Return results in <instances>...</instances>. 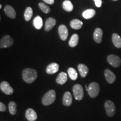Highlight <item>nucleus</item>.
Returning a JSON list of instances; mask_svg holds the SVG:
<instances>
[{
	"label": "nucleus",
	"mask_w": 121,
	"mask_h": 121,
	"mask_svg": "<svg viewBox=\"0 0 121 121\" xmlns=\"http://www.w3.org/2000/svg\"><path fill=\"white\" fill-rule=\"evenodd\" d=\"M74 97L77 100H81L84 98V90L82 85L75 84L72 88Z\"/></svg>",
	"instance_id": "nucleus-5"
},
{
	"label": "nucleus",
	"mask_w": 121,
	"mask_h": 121,
	"mask_svg": "<svg viewBox=\"0 0 121 121\" xmlns=\"http://www.w3.org/2000/svg\"><path fill=\"white\" fill-rule=\"evenodd\" d=\"M67 72L69 78L72 80H76L78 78V74L75 69H73L72 67H69L68 69Z\"/></svg>",
	"instance_id": "nucleus-25"
},
{
	"label": "nucleus",
	"mask_w": 121,
	"mask_h": 121,
	"mask_svg": "<svg viewBox=\"0 0 121 121\" xmlns=\"http://www.w3.org/2000/svg\"><path fill=\"white\" fill-rule=\"evenodd\" d=\"M38 76L37 71L34 69L27 68L22 71V77L24 81L28 84H31L37 79Z\"/></svg>",
	"instance_id": "nucleus-1"
},
{
	"label": "nucleus",
	"mask_w": 121,
	"mask_h": 121,
	"mask_svg": "<svg viewBox=\"0 0 121 121\" xmlns=\"http://www.w3.org/2000/svg\"><path fill=\"white\" fill-rule=\"evenodd\" d=\"M56 24V20L53 17H49L47 19L45 24V30L46 31H49L51 30L53 27L55 26Z\"/></svg>",
	"instance_id": "nucleus-15"
},
{
	"label": "nucleus",
	"mask_w": 121,
	"mask_h": 121,
	"mask_svg": "<svg viewBox=\"0 0 121 121\" xmlns=\"http://www.w3.org/2000/svg\"><path fill=\"white\" fill-rule=\"evenodd\" d=\"M9 112L12 115H15L16 113V104L15 102L11 101L9 104Z\"/></svg>",
	"instance_id": "nucleus-27"
},
{
	"label": "nucleus",
	"mask_w": 121,
	"mask_h": 121,
	"mask_svg": "<svg viewBox=\"0 0 121 121\" xmlns=\"http://www.w3.org/2000/svg\"><path fill=\"white\" fill-rule=\"evenodd\" d=\"M39 7L40 9V10L45 13H48L51 11V9H50L49 7L45 4H43V3H39Z\"/></svg>",
	"instance_id": "nucleus-28"
},
{
	"label": "nucleus",
	"mask_w": 121,
	"mask_h": 121,
	"mask_svg": "<svg viewBox=\"0 0 121 121\" xmlns=\"http://www.w3.org/2000/svg\"><path fill=\"white\" fill-rule=\"evenodd\" d=\"M63 104L66 107H69L72 104V98L71 93L69 91L65 92L62 99Z\"/></svg>",
	"instance_id": "nucleus-12"
},
{
	"label": "nucleus",
	"mask_w": 121,
	"mask_h": 121,
	"mask_svg": "<svg viewBox=\"0 0 121 121\" xmlns=\"http://www.w3.org/2000/svg\"><path fill=\"white\" fill-rule=\"evenodd\" d=\"M25 117L28 121H35L37 119L38 116L37 113L34 109L29 108L25 112Z\"/></svg>",
	"instance_id": "nucleus-11"
},
{
	"label": "nucleus",
	"mask_w": 121,
	"mask_h": 121,
	"mask_svg": "<svg viewBox=\"0 0 121 121\" xmlns=\"http://www.w3.org/2000/svg\"><path fill=\"white\" fill-rule=\"evenodd\" d=\"M83 22L78 19H73L70 22V26L74 29H80L82 28Z\"/></svg>",
	"instance_id": "nucleus-20"
},
{
	"label": "nucleus",
	"mask_w": 121,
	"mask_h": 121,
	"mask_svg": "<svg viewBox=\"0 0 121 121\" xmlns=\"http://www.w3.org/2000/svg\"><path fill=\"white\" fill-rule=\"evenodd\" d=\"M104 107H105L106 113L108 117H112L114 116L116 109L114 103L112 101L109 100L106 101L104 103Z\"/></svg>",
	"instance_id": "nucleus-4"
},
{
	"label": "nucleus",
	"mask_w": 121,
	"mask_h": 121,
	"mask_svg": "<svg viewBox=\"0 0 121 121\" xmlns=\"http://www.w3.org/2000/svg\"><path fill=\"white\" fill-rule=\"evenodd\" d=\"M0 89L3 93L7 95H11L13 93V89L7 81H2L0 84Z\"/></svg>",
	"instance_id": "nucleus-8"
},
{
	"label": "nucleus",
	"mask_w": 121,
	"mask_h": 121,
	"mask_svg": "<svg viewBox=\"0 0 121 121\" xmlns=\"http://www.w3.org/2000/svg\"><path fill=\"white\" fill-rule=\"evenodd\" d=\"M33 25L37 29H40L43 26V20L40 16H37L33 20Z\"/></svg>",
	"instance_id": "nucleus-19"
},
{
	"label": "nucleus",
	"mask_w": 121,
	"mask_h": 121,
	"mask_svg": "<svg viewBox=\"0 0 121 121\" xmlns=\"http://www.w3.org/2000/svg\"><path fill=\"white\" fill-rule=\"evenodd\" d=\"M78 35L77 34H74L71 38L70 40L69 41V45L71 47H75L78 43Z\"/></svg>",
	"instance_id": "nucleus-24"
},
{
	"label": "nucleus",
	"mask_w": 121,
	"mask_h": 121,
	"mask_svg": "<svg viewBox=\"0 0 121 121\" xmlns=\"http://www.w3.org/2000/svg\"><path fill=\"white\" fill-rule=\"evenodd\" d=\"M62 7L65 11L67 12L72 11L73 9V4L69 0H65L62 4Z\"/></svg>",
	"instance_id": "nucleus-23"
},
{
	"label": "nucleus",
	"mask_w": 121,
	"mask_h": 121,
	"mask_svg": "<svg viewBox=\"0 0 121 121\" xmlns=\"http://www.w3.org/2000/svg\"><path fill=\"white\" fill-rule=\"evenodd\" d=\"M33 10L30 7H28L24 13V17L26 22H29L33 16Z\"/></svg>",
	"instance_id": "nucleus-26"
},
{
	"label": "nucleus",
	"mask_w": 121,
	"mask_h": 121,
	"mask_svg": "<svg viewBox=\"0 0 121 121\" xmlns=\"http://www.w3.org/2000/svg\"><path fill=\"white\" fill-rule=\"evenodd\" d=\"M67 75L64 72H60L56 78V82L59 85H63L67 82Z\"/></svg>",
	"instance_id": "nucleus-18"
},
{
	"label": "nucleus",
	"mask_w": 121,
	"mask_h": 121,
	"mask_svg": "<svg viewBox=\"0 0 121 121\" xmlns=\"http://www.w3.org/2000/svg\"><path fill=\"white\" fill-rule=\"evenodd\" d=\"M56 98V94L54 90H50L44 95L42 102L44 105H49L53 103Z\"/></svg>",
	"instance_id": "nucleus-2"
},
{
	"label": "nucleus",
	"mask_w": 121,
	"mask_h": 121,
	"mask_svg": "<svg viewBox=\"0 0 121 121\" xmlns=\"http://www.w3.org/2000/svg\"><path fill=\"white\" fill-rule=\"evenodd\" d=\"M112 42L113 44L118 48H121V38L119 35L114 33L112 35Z\"/></svg>",
	"instance_id": "nucleus-21"
},
{
	"label": "nucleus",
	"mask_w": 121,
	"mask_h": 121,
	"mask_svg": "<svg viewBox=\"0 0 121 121\" xmlns=\"http://www.w3.org/2000/svg\"><path fill=\"white\" fill-rule=\"evenodd\" d=\"M95 6L98 7H100L102 4V0H94Z\"/></svg>",
	"instance_id": "nucleus-30"
},
{
	"label": "nucleus",
	"mask_w": 121,
	"mask_h": 121,
	"mask_svg": "<svg viewBox=\"0 0 121 121\" xmlns=\"http://www.w3.org/2000/svg\"><path fill=\"white\" fill-rule=\"evenodd\" d=\"M113 1H118V0H112Z\"/></svg>",
	"instance_id": "nucleus-33"
},
{
	"label": "nucleus",
	"mask_w": 121,
	"mask_h": 121,
	"mask_svg": "<svg viewBox=\"0 0 121 121\" xmlns=\"http://www.w3.org/2000/svg\"><path fill=\"white\" fill-rule=\"evenodd\" d=\"M44 2L47 4H53V3L54 2V0H43Z\"/></svg>",
	"instance_id": "nucleus-31"
},
{
	"label": "nucleus",
	"mask_w": 121,
	"mask_h": 121,
	"mask_svg": "<svg viewBox=\"0 0 121 121\" xmlns=\"http://www.w3.org/2000/svg\"><path fill=\"white\" fill-rule=\"evenodd\" d=\"M59 65L57 63H52L48 65L46 68V72L48 74H54L59 70Z\"/></svg>",
	"instance_id": "nucleus-14"
},
{
	"label": "nucleus",
	"mask_w": 121,
	"mask_h": 121,
	"mask_svg": "<svg viewBox=\"0 0 121 121\" xmlns=\"http://www.w3.org/2000/svg\"><path fill=\"white\" fill-rule=\"evenodd\" d=\"M1 8H2V4H0V9H1Z\"/></svg>",
	"instance_id": "nucleus-32"
},
{
	"label": "nucleus",
	"mask_w": 121,
	"mask_h": 121,
	"mask_svg": "<svg viewBox=\"0 0 121 121\" xmlns=\"http://www.w3.org/2000/svg\"><path fill=\"white\" fill-rule=\"evenodd\" d=\"M78 68L81 76L83 78H85L89 72V69L87 66L82 63H80L78 65Z\"/></svg>",
	"instance_id": "nucleus-17"
},
{
	"label": "nucleus",
	"mask_w": 121,
	"mask_h": 121,
	"mask_svg": "<svg viewBox=\"0 0 121 121\" xmlns=\"http://www.w3.org/2000/svg\"><path fill=\"white\" fill-rule=\"evenodd\" d=\"M87 92L89 96L91 98H95L98 96L99 94L100 86L96 82H93L90 83L88 86Z\"/></svg>",
	"instance_id": "nucleus-3"
},
{
	"label": "nucleus",
	"mask_w": 121,
	"mask_h": 121,
	"mask_svg": "<svg viewBox=\"0 0 121 121\" xmlns=\"http://www.w3.org/2000/svg\"><path fill=\"white\" fill-rule=\"evenodd\" d=\"M103 31L100 28L95 29L93 34V38L94 41L97 43H101L102 42Z\"/></svg>",
	"instance_id": "nucleus-13"
},
{
	"label": "nucleus",
	"mask_w": 121,
	"mask_h": 121,
	"mask_svg": "<svg viewBox=\"0 0 121 121\" xmlns=\"http://www.w3.org/2000/svg\"><path fill=\"white\" fill-rule=\"evenodd\" d=\"M6 110V107L4 104L2 102H0V111L4 112Z\"/></svg>",
	"instance_id": "nucleus-29"
},
{
	"label": "nucleus",
	"mask_w": 121,
	"mask_h": 121,
	"mask_svg": "<svg viewBox=\"0 0 121 121\" xmlns=\"http://www.w3.org/2000/svg\"><path fill=\"white\" fill-rule=\"evenodd\" d=\"M13 39L9 35L4 36L0 41V48H8L13 44Z\"/></svg>",
	"instance_id": "nucleus-7"
},
{
	"label": "nucleus",
	"mask_w": 121,
	"mask_h": 121,
	"mask_svg": "<svg viewBox=\"0 0 121 121\" xmlns=\"http://www.w3.org/2000/svg\"><path fill=\"white\" fill-rule=\"evenodd\" d=\"M96 13V11L94 9H87L82 13L83 17L85 19H89L93 17Z\"/></svg>",
	"instance_id": "nucleus-22"
},
{
	"label": "nucleus",
	"mask_w": 121,
	"mask_h": 121,
	"mask_svg": "<svg viewBox=\"0 0 121 121\" xmlns=\"http://www.w3.org/2000/svg\"><path fill=\"white\" fill-rule=\"evenodd\" d=\"M104 76H105L106 80L109 84H113L116 80V75L109 69H105V71H104Z\"/></svg>",
	"instance_id": "nucleus-10"
},
{
	"label": "nucleus",
	"mask_w": 121,
	"mask_h": 121,
	"mask_svg": "<svg viewBox=\"0 0 121 121\" xmlns=\"http://www.w3.org/2000/svg\"><path fill=\"white\" fill-rule=\"evenodd\" d=\"M4 13H5L6 15L9 17L11 18V19H15L16 17V13L15 12L14 9L13 7L10 5H6L4 7Z\"/></svg>",
	"instance_id": "nucleus-16"
},
{
	"label": "nucleus",
	"mask_w": 121,
	"mask_h": 121,
	"mask_svg": "<svg viewBox=\"0 0 121 121\" xmlns=\"http://www.w3.org/2000/svg\"><path fill=\"white\" fill-rule=\"evenodd\" d=\"M107 61L114 67H118L121 65V59L120 57L114 54H110L107 57Z\"/></svg>",
	"instance_id": "nucleus-6"
},
{
	"label": "nucleus",
	"mask_w": 121,
	"mask_h": 121,
	"mask_svg": "<svg viewBox=\"0 0 121 121\" xmlns=\"http://www.w3.org/2000/svg\"><path fill=\"white\" fill-rule=\"evenodd\" d=\"M58 33L60 35V38L62 40H66L68 37L69 35V31L67 27L65 26V25H60L58 28Z\"/></svg>",
	"instance_id": "nucleus-9"
}]
</instances>
